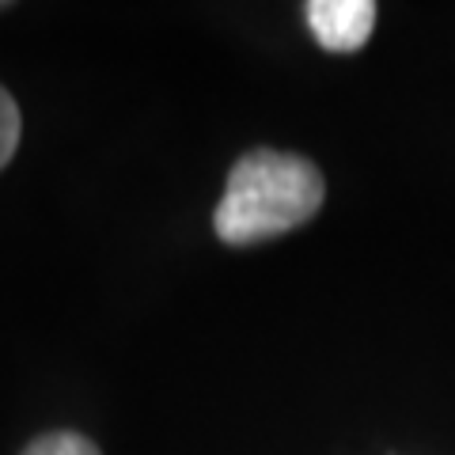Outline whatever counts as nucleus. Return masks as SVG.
Here are the masks:
<instances>
[{"label":"nucleus","mask_w":455,"mask_h":455,"mask_svg":"<svg viewBox=\"0 0 455 455\" xmlns=\"http://www.w3.org/2000/svg\"><path fill=\"white\" fill-rule=\"evenodd\" d=\"M0 8H4V4H0Z\"/></svg>","instance_id":"obj_5"},{"label":"nucleus","mask_w":455,"mask_h":455,"mask_svg":"<svg viewBox=\"0 0 455 455\" xmlns=\"http://www.w3.org/2000/svg\"><path fill=\"white\" fill-rule=\"evenodd\" d=\"M304 16L323 50L357 53L376 27V4L372 0H307Z\"/></svg>","instance_id":"obj_2"},{"label":"nucleus","mask_w":455,"mask_h":455,"mask_svg":"<svg viewBox=\"0 0 455 455\" xmlns=\"http://www.w3.org/2000/svg\"><path fill=\"white\" fill-rule=\"evenodd\" d=\"M323 197L326 182L311 160L277 148H254L239 156L228 175L212 228L220 243L251 247L307 224L319 212Z\"/></svg>","instance_id":"obj_1"},{"label":"nucleus","mask_w":455,"mask_h":455,"mask_svg":"<svg viewBox=\"0 0 455 455\" xmlns=\"http://www.w3.org/2000/svg\"><path fill=\"white\" fill-rule=\"evenodd\" d=\"M20 133H23V114L20 103L12 99L8 88H0V171L8 167V160L20 148Z\"/></svg>","instance_id":"obj_4"},{"label":"nucleus","mask_w":455,"mask_h":455,"mask_svg":"<svg viewBox=\"0 0 455 455\" xmlns=\"http://www.w3.org/2000/svg\"><path fill=\"white\" fill-rule=\"evenodd\" d=\"M23 455H99V448L92 444L88 436L68 433V429H57V433L35 436L31 444L23 448Z\"/></svg>","instance_id":"obj_3"}]
</instances>
